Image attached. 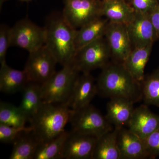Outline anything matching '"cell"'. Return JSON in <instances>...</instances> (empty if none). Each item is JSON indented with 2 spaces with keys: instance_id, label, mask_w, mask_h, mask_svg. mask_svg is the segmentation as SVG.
<instances>
[{
  "instance_id": "8",
  "label": "cell",
  "mask_w": 159,
  "mask_h": 159,
  "mask_svg": "<svg viewBox=\"0 0 159 159\" xmlns=\"http://www.w3.org/2000/svg\"><path fill=\"white\" fill-rule=\"evenodd\" d=\"M102 0H65L62 14L71 26L77 30L102 16Z\"/></svg>"
},
{
  "instance_id": "29",
  "label": "cell",
  "mask_w": 159,
  "mask_h": 159,
  "mask_svg": "<svg viewBox=\"0 0 159 159\" xmlns=\"http://www.w3.org/2000/svg\"><path fill=\"white\" fill-rule=\"evenodd\" d=\"M150 159L159 156V128L143 139Z\"/></svg>"
},
{
  "instance_id": "31",
  "label": "cell",
  "mask_w": 159,
  "mask_h": 159,
  "mask_svg": "<svg viewBox=\"0 0 159 159\" xmlns=\"http://www.w3.org/2000/svg\"><path fill=\"white\" fill-rule=\"evenodd\" d=\"M149 16L155 30L158 40H159V4L151 11Z\"/></svg>"
},
{
  "instance_id": "30",
  "label": "cell",
  "mask_w": 159,
  "mask_h": 159,
  "mask_svg": "<svg viewBox=\"0 0 159 159\" xmlns=\"http://www.w3.org/2000/svg\"><path fill=\"white\" fill-rule=\"evenodd\" d=\"M130 6L135 11L149 14L159 4V0H130Z\"/></svg>"
},
{
  "instance_id": "25",
  "label": "cell",
  "mask_w": 159,
  "mask_h": 159,
  "mask_svg": "<svg viewBox=\"0 0 159 159\" xmlns=\"http://www.w3.org/2000/svg\"><path fill=\"white\" fill-rule=\"evenodd\" d=\"M141 84L142 99L145 104L159 107V67L145 75Z\"/></svg>"
},
{
  "instance_id": "16",
  "label": "cell",
  "mask_w": 159,
  "mask_h": 159,
  "mask_svg": "<svg viewBox=\"0 0 159 159\" xmlns=\"http://www.w3.org/2000/svg\"><path fill=\"white\" fill-rule=\"evenodd\" d=\"M134 104L126 99H111L107 105L106 117L114 127L127 126L134 109Z\"/></svg>"
},
{
  "instance_id": "18",
  "label": "cell",
  "mask_w": 159,
  "mask_h": 159,
  "mask_svg": "<svg viewBox=\"0 0 159 159\" xmlns=\"http://www.w3.org/2000/svg\"><path fill=\"white\" fill-rule=\"evenodd\" d=\"M153 44L135 48L125 58L123 65L136 80L142 83L145 78V70Z\"/></svg>"
},
{
  "instance_id": "2",
  "label": "cell",
  "mask_w": 159,
  "mask_h": 159,
  "mask_svg": "<svg viewBox=\"0 0 159 159\" xmlns=\"http://www.w3.org/2000/svg\"><path fill=\"white\" fill-rule=\"evenodd\" d=\"M45 45L62 66L73 64L76 54L75 38L77 30L61 13L54 12L48 17L44 27Z\"/></svg>"
},
{
  "instance_id": "26",
  "label": "cell",
  "mask_w": 159,
  "mask_h": 159,
  "mask_svg": "<svg viewBox=\"0 0 159 159\" xmlns=\"http://www.w3.org/2000/svg\"><path fill=\"white\" fill-rule=\"evenodd\" d=\"M29 122L27 117L19 107H16L8 102L0 103V124L21 127L25 126Z\"/></svg>"
},
{
  "instance_id": "9",
  "label": "cell",
  "mask_w": 159,
  "mask_h": 159,
  "mask_svg": "<svg viewBox=\"0 0 159 159\" xmlns=\"http://www.w3.org/2000/svg\"><path fill=\"white\" fill-rule=\"evenodd\" d=\"M46 31L28 19L18 21L11 28V46L25 49L29 53L45 45Z\"/></svg>"
},
{
  "instance_id": "3",
  "label": "cell",
  "mask_w": 159,
  "mask_h": 159,
  "mask_svg": "<svg viewBox=\"0 0 159 159\" xmlns=\"http://www.w3.org/2000/svg\"><path fill=\"white\" fill-rule=\"evenodd\" d=\"M72 111L67 103L43 102L29 121L39 144L48 142L66 131Z\"/></svg>"
},
{
  "instance_id": "28",
  "label": "cell",
  "mask_w": 159,
  "mask_h": 159,
  "mask_svg": "<svg viewBox=\"0 0 159 159\" xmlns=\"http://www.w3.org/2000/svg\"><path fill=\"white\" fill-rule=\"evenodd\" d=\"M11 47V28L6 25L0 26V63L1 64L6 63L7 51Z\"/></svg>"
},
{
  "instance_id": "21",
  "label": "cell",
  "mask_w": 159,
  "mask_h": 159,
  "mask_svg": "<svg viewBox=\"0 0 159 159\" xmlns=\"http://www.w3.org/2000/svg\"><path fill=\"white\" fill-rule=\"evenodd\" d=\"M118 127L97 138L93 159H121L118 148Z\"/></svg>"
},
{
  "instance_id": "1",
  "label": "cell",
  "mask_w": 159,
  "mask_h": 159,
  "mask_svg": "<svg viewBox=\"0 0 159 159\" xmlns=\"http://www.w3.org/2000/svg\"><path fill=\"white\" fill-rule=\"evenodd\" d=\"M101 70L96 80L97 93L110 99H127L134 103L142 100V84L132 77L123 63L111 61Z\"/></svg>"
},
{
  "instance_id": "33",
  "label": "cell",
  "mask_w": 159,
  "mask_h": 159,
  "mask_svg": "<svg viewBox=\"0 0 159 159\" xmlns=\"http://www.w3.org/2000/svg\"><path fill=\"white\" fill-rule=\"evenodd\" d=\"M102 1H107V0H102Z\"/></svg>"
},
{
  "instance_id": "12",
  "label": "cell",
  "mask_w": 159,
  "mask_h": 159,
  "mask_svg": "<svg viewBox=\"0 0 159 159\" xmlns=\"http://www.w3.org/2000/svg\"><path fill=\"white\" fill-rule=\"evenodd\" d=\"M97 139L71 130L65 143L62 159H93Z\"/></svg>"
},
{
  "instance_id": "23",
  "label": "cell",
  "mask_w": 159,
  "mask_h": 159,
  "mask_svg": "<svg viewBox=\"0 0 159 159\" xmlns=\"http://www.w3.org/2000/svg\"><path fill=\"white\" fill-rule=\"evenodd\" d=\"M10 159H34L39 142L32 131L25 132L13 143Z\"/></svg>"
},
{
  "instance_id": "17",
  "label": "cell",
  "mask_w": 159,
  "mask_h": 159,
  "mask_svg": "<svg viewBox=\"0 0 159 159\" xmlns=\"http://www.w3.org/2000/svg\"><path fill=\"white\" fill-rule=\"evenodd\" d=\"M109 21L100 16L77 29L75 38L76 51L105 36Z\"/></svg>"
},
{
  "instance_id": "6",
  "label": "cell",
  "mask_w": 159,
  "mask_h": 159,
  "mask_svg": "<svg viewBox=\"0 0 159 159\" xmlns=\"http://www.w3.org/2000/svg\"><path fill=\"white\" fill-rule=\"evenodd\" d=\"M110 59V48L104 36L77 50L73 64L80 72L90 73L102 69Z\"/></svg>"
},
{
  "instance_id": "5",
  "label": "cell",
  "mask_w": 159,
  "mask_h": 159,
  "mask_svg": "<svg viewBox=\"0 0 159 159\" xmlns=\"http://www.w3.org/2000/svg\"><path fill=\"white\" fill-rule=\"evenodd\" d=\"M70 123L71 130L98 138L114 128L106 116L93 106L72 109Z\"/></svg>"
},
{
  "instance_id": "4",
  "label": "cell",
  "mask_w": 159,
  "mask_h": 159,
  "mask_svg": "<svg viewBox=\"0 0 159 159\" xmlns=\"http://www.w3.org/2000/svg\"><path fill=\"white\" fill-rule=\"evenodd\" d=\"M80 71L73 64L62 66L41 85L43 102L66 103L70 97Z\"/></svg>"
},
{
  "instance_id": "19",
  "label": "cell",
  "mask_w": 159,
  "mask_h": 159,
  "mask_svg": "<svg viewBox=\"0 0 159 159\" xmlns=\"http://www.w3.org/2000/svg\"><path fill=\"white\" fill-rule=\"evenodd\" d=\"M135 13V11L126 0L102 1V16L111 22L127 25L134 18Z\"/></svg>"
},
{
  "instance_id": "22",
  "label": "cell",
  "mask_w": 159,
  "mask_h": 159,
  "mask_svg": "<svg viewBox=\"0 0 159 159\" xmlns=\"http://www.w3.org/2000/svg\"><path fill=\"white\" fill-rule=\"evenodd\" d=\"M22 98L19 107L30 121L43 103L41 85L29 82L22 90Z\"/></svg>"
},
{
  "instance_id": "15",
  "label": "cell",
  "mask_w": 159,
  "mask_h": 159,
  "mask_svg": "<svg viewBox=\"0 0 159 159\" xmlns=\"http://www.w3.org/2000/svg\"><path fill=\"white\" fill-rule=\"evenodd\" d=\"M128 128L142 139L159 128V116L153 113L146 104L134 108Z\"/></svg>"
},
{
  "instance_id": "20",
  "label": "cell",
  "mask_w": 159,
  "mask_h": 159,
  "mask_svg": "<svg viewBox=\"0 0 159 159\" xmlns=\"http://www.w3.org/2000/svg\"><path fill=\"white\" fill-rule=\"evenodd\" d=\"M29 82L25 71L12 68L7 63L1 65L0 91L6 94H14L22 91Z\"/></svg>"
},
{
  "instance_id": "13",
  "label": "cell",
  "mask_w": 159,
  "mask_h": 159,
  "mask_svg": "<svg viewBox=\"0 0 159 159\" xmlns=\"http://www.w3.org/2000/svg\"><path fill=\"white\" fill-rule=\"evenodd\" d=\"M121 159H150L143 139L129 129H119L117 137Z\"/></svg>"
},
{
  "instance_id": "24",
  "label": "cell",
  "mask_w": 159,
  "mask_h": 159,
  "mask_svg": "<svg viewBox=\"0 0 159 159\" xmlns=\"http://www.w3.org/2000/svg\"><path fill=\"white\" fill-rule=\"evenodd\" d=\"M69 134V132L65 131L48 142L40 144L34 159H62L63 151Z\"/></svg>"
},
{
  "instance_id": "32",
  "label": "cell",
  "mask_w": 159,
  "mask_h": 159,
  "mask_svg": "<svg viewBox=\"0 0 159 159\" xmlns=\"http://www.w3.org/2000/svg\"><path fill=\"white\" fill-rule=\"evenodd\" d=\"M7 1H9V0H2V1H1V2H4ZM18 1H20V2H31V1H33V0H18Z\"/></svg>"
},
{
  "instance_id": "7",
  "label": "cell",
  "mask_w": 159,
  "mask_h": 159,
  "mask_svg": "<svg viewBox=\"0 0 159 159\" xmlns=\"http://www.w3.org/2000/svg\"><path fill=\"white\" fill-rule=\"evenodd\" d=\"M57 63V60L45 45L29 53L24 68L29 82L40 85L44 83L56 73Z\"/></svg>"
},
{
  "instance_id": "14",
  "label": "cell",
  "mask_w": 159,
  "mask_h": 159,
  "mask_svg": "<svg viewBox=\"0 0 159 159\" xmlns=\"http://www.w3.org/2000/svg\"><path fill=\"white\" fill-rule=\"evenodd\" d=\"M97 94L96 80L90 73H83L77 78L66 103L72 109H79L90 104Z\"/></svg>"
},
{
  "instance_id": "11",
  "label": "cell",
  "mask_w": 159,
  "mask_h": 159,
  "mask_svg": "<svg viewBox=\"0 0 159 159\" xmlns=\"http://www.w3.org/2000/svg\"><path fill=\"white\" fill-rule=\"evenodd\" d=\"M126 25L133 48L153 44L158 40L149 14L135 11L134 18Z\"/></svg>"
},
{
  "instance_id": "27",
  "label": "cell",
  "mask_w": 159,
  "mask_h": 159,
  "mask_svg": "<svg viewBox=\"0 0 159 159\" xmlns=\"http://www.w3.org/2000/svg\"><path fill=\"white\" fill-rule=\"evenodd\" d=\"M33 131L31 126L15 127L0 124V141L2 143H12L25 132Z\"/></svg>"
},
{
  "instance_id": "10",
  "label": "cell",
  "mask_w": 159,
  "mask_h": 159,
  "mask_svg": "<svg viewBox=\"0 0 159 159\" xmlns=\"http://www.w3.org/2000/svg\"><path fill=\"white\" fill-rule=\"evenodd\" d=\"M105 37L110 48L112 61L123 63L134 48L126 25L109 21Z\"/></svg>"
}]
</instances>
